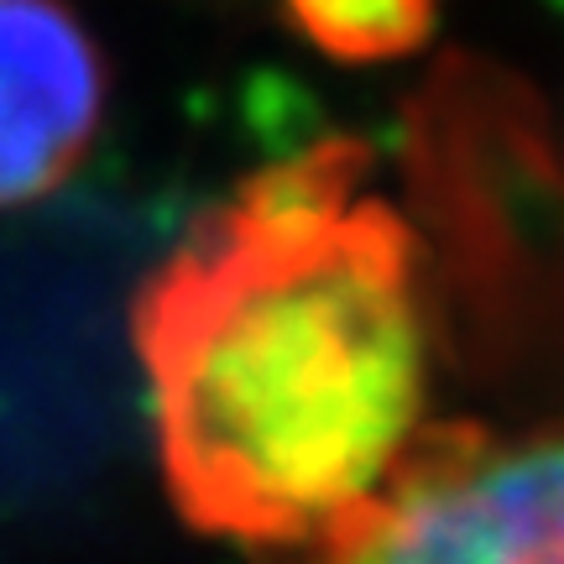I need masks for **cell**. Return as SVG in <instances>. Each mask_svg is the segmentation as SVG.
Returning a JSON list of instances; mask_svg holds the SVG:
<instances>
[{
    "label": "cell",
    "instance_id": "6da1fadb",
    "mask_svg": "<svg viewBox=\"0 0 564 564\" xmlns=\"http://www.w3.org/2000/svg\"><path fill=\"white\" fill-rule=\"evenodd\" d=\"M366 167L345 137L272 162L141 282L162 481L209 539L324 549L423 434L419 251Z\"/></svg>",
    "mask_w": 564,
    "mask_h": 564
},
{
    "label": "cell",
    "instance_id": "7a4b0ae2",
    "mask_svg": "<svg viewBox=\"0 0 564 564\" xmlns=\"http://www.w3.org/2000/svg\"><path fill=\"white\" fill-rule=\"evenodd\" d=\"M324 549L356 564H564V429H423L382 497Z\"/></svg>",
    "mask_w": 564,
    "mask_h": 564
},
{
    "label": "cell",
    "instance_id": "3957f363",
    "mask_svg": "<svg viewBox=\"0 0 564 564\" xmlns=\"http://www.w3.org/2000/svg\"><path fill=\"white\" fill-rule=\"evenodd\" d=\"M110 74L68 0H0V209L47 199L105 126Z\"/></svg>",
    "mask_w": 564,
    "mask_h": 564
},
{
    "label": "cell",
    "instance_id": "277c9868",
    "mask_svg": "<svg viewBox=\"0 0 564 564\" xmlns=\"http://www.w3.org/2000/svg\"><path fill=\"white\" fill-rule=\"evenodd\" d=\"M282 21L335 63H392L440 26V0H278Z\"/></svg>",
    "mask_w": 564,
    "mask_h": 564
},
{
    "label": "cell",
    "instance_id": "5b68a950",
    "mask_svg": "<svg viewBox=\"0 0 564 564\" xmlns=\"http://www.w3.org/2000/svg\"><path fill=\"white\" fill-rule=\"evenodd\" d=\"M319 564H356L345 549H319Z\"/></svg>",
    "mask_w": 564,
    "mask_h": 564
}]
</instances>
